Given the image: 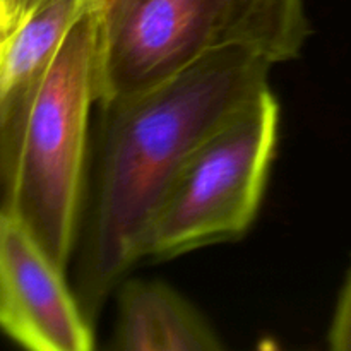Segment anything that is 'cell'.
I'll list each match as a JSON object with an SVG mask.
<instances>
[{
  "instance_id": "7a4b0ae2",
  "label": "cell",
  "mask_w": 351,
  "mask_h": 351,
  "mask_svg": "<svg viewBox=\"0 0 351 351\" xmlns=\"http://www.w3.org/2000/svg\"><path fill=\"white\" fill-rule=\"evenodd\" d=\"M101 7L72 26L41 74L0 112V209L16 216L67 269L75 243L98 103Z\"/></svg>"
},
{
  "instance_id": "8fae6325",
  "label": "cell",
  "mask_w": 351,
  "mask_h": 351,
  "mask_svg": "<svg viewBox=\"0 0 351 351\" xmlns=\"http://www.w3.org/2000/svg\"><path fill=\"white\" fill-rule=\"evenodd\" d=\"M96 2L99 3V7H101V10H103V9H106V7L112 5V3L115 2V0H96Z\"/></svg>"
},
{
  "instance_id": "7c38bea8",
  "label": "cell",
  "mask_w": 351,
  "mask_h": 351,
  "mask_svg": "<svg viewBox=\"0 0 351 351\" xmlns=\"http://www.w3.org/2000/svg\"><path fill=\"white\" fill-rule=\"evenodd\" d=\"M115 2H117V0H115ZM115 2H113V3H115Z\"/></svg>"
},
{
  "instance_id": "6da1fadb",
  "label": "cell",
  "mask_w": 351,
  "mask_h": 351,
  "mask_svg": "<svg viewBox=\"0 0 351 351\" xmlns=\"http://www.w3.org/2000/svg\"><path fill=\"white\" fill-rule=\"evenodd\" d=\"M273 64L223 43L180 74L108 103L98 182L81 267L82 308L93 311L143 259L154 215L201 141L267 88Z\"/></svg>"
},
{
  "instance_id": "52a82bcc",
  "label": "cell",
  "mask_w": 351,
  "mask_h": 351,
  "mask_svg": "<svg viewBox=\"0 0 351 351\" xmlns=\"http://www.w3.org/2000/svg\"><path fill=\"white\" fill-rule=\"evenodd\" d=\"M96 0H45L0 45V112L57 53L64 38Z\"/></svg>"
},
{
  "instance_id": "3957f363",
  "label": "cell",
  "mask_w": 351,
  "mask_h": 351,
  "mask_svg": "<svg viewBox=\"0 0 351 351\" xmlns=\"http://www.w3.org/2000/svg\"><path fill=\"white\" fill-rule=\"evenodd\" d=\"M280 129L267 86L211 130L165 194L143 257L171 259L245 235L261 208Z\"/></svg>"
},
{
  "instance_id": "9c48e42d",
  "label": "cell",
  "mask_w": 351,
  "mask_h": 351,
  "mask_svg": "<svg viewBox=\"0 0 351 351\" xmlns=\"http://www.w3.org/2000/svg\"><path fill=\"white\" fill-rule=\"evenodd\" d=\"M328 338L332 350L351 351V267L336 304Z\"/></svg>"
},
{
  "instance_id": "277c9868",
  "label": "cell",
  "mask_w": 351,
  "mask_h": 351,
  "mask_svg": "<svg viewBox=\"0 0 351 351\" xmlns=\"http://www.w3.org/2000/svg\"><path fill=\"white\" fill-rule=\"evenodd\" d=\"M226 0H117L101 10L98 103L153 88L221 45Z\"/></svg>"
},
{
  "instance_id": "30bf717a",
  "label": "cell",
  "mask_w": 351,
  "mask_h": 351,
  "mask_svg": "<svg viewBox=\"0 0 351 351\" xmlns=\"http://www.w3.org/2000/svg\"><path fill=\"white\" fill-rule=\"evenodd\" d=\"M16 29V19L3 0H0V45Z\"/></svg>"
},
{
  "instance_id": "5b68a950",
  "label": "cell",
  "mask_w": 351,
  "mask_h": 351,
  "mask_svg": "<svg viewBox=\"0 0 351 351\" xmlns=\"http://www.w3.org/2000/svg\"><path fill=\"white\" fill-rule=\"evenodd\" d=\"M0 329L33 351H89V317L65 271L33 233L0 209Z\"/></svg>"
},
{
  "instance_id": "8992f818",
  "label": "cell",
  "mask_w": 351,
  "mask_h": 351,
  "mask_svg": "<svg viewBox=\"0 0 351 351\" xmlns=\"http://www.w3.org/2000/svg\"><path fill=\"white\" fill-rule=\"evenodd\" d=\"M113 346L123 351H215L219 336L178 291L160 281H127L117 298Z\"/></svg>"
},
{
  "instance_id": "ba28073f",
  "label": "cell",
  "mask_w": 351,
  "mask_h": 351,
  "mask_svg": "<svg viewBox=\"0 0 351 351\" xmlns=\"http://www.w3.org/2000/svg\"><path fill=\"white\" fill-rule=\"evenodd\" d=\"M307 36L304 0H226L221 45H239L274 65L298 57Z\"/></svg>"
}]
</instances>
